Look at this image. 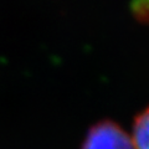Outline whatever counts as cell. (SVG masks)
Returning a JSON list of instances; mask_svg holds the SVG:
<instances>
[{
    "label": "cell",
    "mask_w": 149,
    "mask_h": 149,
    "mask_svg": "<svg viewBox=\"0 0 149 149\" xmlns=\"http://www.w3.org/2000/svg\"><path fill=\"white\" fill-rule=\"evenodd\" d=\"M132 143L134 149H149V106L134 118Z\"/></svg>",
    "instance_id": "obj_2"
},
{
    "label": "cell",
    "mask_w": 149,
    "mask_h": 149,
    "mask_svg": "<svg viewBox=\"0 0 149 149\" xmlns=\"http://www.w3.org/2000/svg\"><path fill=\"white\" fill-rule=\"evenodd\" d=\"M81 149H134L132 137L112 119L98 120L91 125Z\"/></svg>",
    "instance_id": "obj_1"
},
{
    "label": "cell",
    "mask_w": 149,
    "mask_h": 149,
    "mask_svg": "<svg viewBox=\"0 0 149 149\" xmlns=\"http://www.w3.org/2000/svg\"><path fill=\"white\" fill-rule=\"evenodd\" d=\"M130 11L138 22L149 25V0H132Z\"/></svg>",
    "instance_id": "obj_3"
}]
</instances>
